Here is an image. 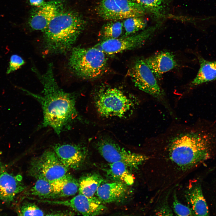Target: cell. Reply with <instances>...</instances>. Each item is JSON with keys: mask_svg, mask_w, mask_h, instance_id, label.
<instances>
[{"mask_svg": "<svg viewBox=\"0 0 216 216\" xmlns=\"http://www.w3.org/2000/svg\"><path fill=\"white\" fill-rule=\"evenodd\" d=\"M33 70L43 86L42 94H35L21 89L40 104L43 114L41 127H51L59 135L65 130L70 129L78 116L75 95L65 92L58 86L54 77L52 64L49 65L46 72L43 74L39 73L36 69Z\"/></svg>", "mask_w": 216, "mask_h": 216, "instance_id": "cell-1", "label": "cell"}, {"mask_svg": "<svg viewBox=\"0 0 216 216\" xmlns=\"http://www.w3.org/2000/svg\"><path fill=\"white\" fill-rule=\"evenodd\" d=\"M86 24L78 13L64 8L44 31L46 50L51 54L67 52L81 34Z\"/></svg>", "mask_w": 216, "mask_h": 216, "instance_id": "cell-2", "label": "cell"}, {"mask_svg": "<svg viewBox=\"0 0 216 216\" xmlns=\"http://www.w3.org/2000/svg\"><path fill=\"white\" fill-rule=\"evenodd\" d=\"M212 138L208 134L199 131L180 134L169 141V157L182 169H190L209 158Z\"/></svg>", "mask_w": 216, "mask_h": 216, "instance_id": "cell-3", "label": "cell"}, {"mask_svg": "<svg viewBox=\"0 0 216 216\" xmlns=\"http://www.w3.org/2000/svg\"><path fill=\"white\" fill-rule=\"evenodd\" d=\"M94 104L98 114L105 118H124L132 112L137 103L136 99L115 87H104L98 90Z\"/></svg>", "mask_w": 216, "mask_h": 216, "instance_id": "cell-4", "label": "cell"}, {"mask_svg": "<svg viewBox=\"0 0 216 216\" xmlns=\"http://www.w3.org/2000/svg\"><path fill=\"white\" fill-rule=\"evenodd\" d=\"M107 61L106 54L95 46L89 48L77 46L72 50L68 65L71 71L77 76L93 79L104 74Z\"/></svg>", "mask_w": 216, "mask_h": 216, "instance_id": "cell-5", "label": "cell"}, {"mask_svg": "<svg viewBox=\"0 0 216 216\" xmlns=\"http://www.w3.org/2000/svg\"><path fill=\"white\" fill-rule=\"evenodd\" d=\"M69 170L53 150H47L31 161L28 171L29 175L36 179L43 178L52 182L64 176Z\"/></svg>", "mask_w": 216, "mask_h": 216, "instance_id": "cell-6", "label": "cell"}, {"mask_svg": "<svg viewBox=\"0 0 216 216\" xmlns=\"http://www.w3.org/2000/svg\"><path fill=\"white\" fill-rule=\"evenodd\" d=\"M128 75L135 86L159 101H163L164 92L144 58L137 59L129 70Z\"/></svg>", "mask_w": 216, "mask_h": 216, "instance_id": "cell-7", "label": "cell"}, {"mask_svg": "<svg viewBox=\"0 0 216 216\" xmlns=\"http://www.w3.org/2000/svg\"><path fill=\"white\" fill-rule=\"evenodd\" d=\"M96 10L103 19L112 21L142 16L145 10L131 0H101L96 7Z\"/></svg>", "mask_w": 216, "mask_h": 216, "instance_id": "cell-8", "label": "cell"}, {"mask_svg": "<svg viewBox=\"0 0 216 216\" xmlns=\"http://www.w3.org/2000/svg\"><path fill=\"white\" fill-rule=\"evenodd\" d=\"M96 147L101 156L110 164L121 162L130 167H136L149 159L147 156L131 152L108 138L99 140Z\"/></svg>", "mask_w": 216, "mask_h": 216, "instance_id": "cell-9", "label": "cell"}, {"mask_svg": "<svg viewBox=\"0 0 216 216\" xmlns=\"http://www.w3.org/2000/svg\"><path fill=\"white\" fill-rule=\"evenodd\" d=\"M158 26V25L150 27L136 34L104 39L95 46L106 54L110 55L137 48L144 44L154 33Z\"/></svg>", "mask_w": 216, "mask_h": 216, "instance_id": "cell-10", "label": "cell"}, {"mask_svg": "<svg viewBox=\"0 0 216 216\" xmlns=\"http://www.w3.org/2000/svg\"><path fill=\"white\" fill-rule=\"evenodd\" d=\"M64 8L61 1L53 0L45 2L32 12L28 21L29 26L33 30L44 32L51 21Z\"/></svg>", "mask_w": 216, "mask_h": 216, "instance_id": "cell-11", "label": "cell"}, {"mask_svg": "<svg viewBox=\"0 0 216 216\" xmlns=\"http://www.w3.org/2000/svg\"><path fill=\"white\" fill-rule=\"evenodd\" d=\"M53 148L59 160L69 169H79L87 152L86 147L80 144H58L55 145Z\"/></svg>", "mask_w": 216, "mask_h": 216, "instance_id": "cell-12", "label": "cell"}, {"mask_svg": "<svg viewBox=\"0 0 216 216\" xmlns=\"http://www.w3.org/2000/svg\"><path fill=\"white\" fill-rule=\"evenodd\" d=\"M57 205L69 207L83 215H99L106 209V207L97 197H87L79 194L70 200H58Z\"/></svg>", "mask_w": 216, "mask_h": 216, "instance_id": "cell-13", "label": "cell"}, {"mask_svg": "<svg viewBox=\"0 0 216 216\" xmlns=\"http://www.w3.org/2000/svg\"><path fill=\"white\" fill-rule=\"evenodd\" d=\"M26 186L20 175H14L4 171L0 174V200L6 202H12L17 194L23 191Z\"/></svg>", "mask_w": 216, "mask_h": 216, "instance_id": "cell-14", "label": "cell"}, {"mask_svg": "<svg viewBox=\"0 0 216 216\" xmlns=\"http://www.w3.org/2000/svg\"><path fill=\"white\" fill-rule=\"evenodd\" d=\"M157 79L160 80L165 73L178 65L174 55L168 51H160L145 58Z\"/></svg>", "mask_w": 216, "mask_h": 216, "instance_id": "cell-15", "label": "cell"}, {"mask_svg": "<svg viewBox=\"0 0 216 216\" xmlns=\"http://www.w3.org/2000/svg\"><path fill=\"white\" fill-rule=\"evenodd\" d=\"M51 182L52 192L47 200L73 196L78 191V181L68 173L62 177Z\"/></svg>", "mask_w": 216, "mask_h": 216, "instance_id": "cell-16", "label": "cell"}, {"mask_svg": "<svg viewBox=\"0 0 216 216\" xmlns=\"http://www.w3.org/2000/svg\"><path fill=\"white\" fill-rule=\"evenodd\" d=\"M126 185L117 181L102 184L96 192L97 197L104 204L117 201L125 194L127 190Z\"/></svg>", "mask_w": 216, "mask_h": 216, "instance_id": "cell-17", "label": "cell"}, {"mask_svg": "<svg viewBox=\"0 0 216 216\" xmlns=\"http://www.w3.org/2000/svg\"><path fill=\"white\" fill-rule=\"evenodd\" d=\"M200 68L194 78L191 82V86L194 87L216 80V61L206 60L198 56Z\"/></svg>", "mask_w": 216, "mask_h": 216, "instance_id": "cell-18", "label": "cell"}, {"mask_svg": "<svg viewBox=\"0 0 216 216\" xmlns=\"http://www.w3.org/2000/svg\"><path fill=\"white\" fill-rule=\"evenodd\" d=\"M186 197L192 207L194 215H208L207 206L199 184H194L188 189Z\"/></svg>", "mask_w": 216, "mask_h": 216, "instance_id": "cell-19", "label": "cell"}, {"mask_svg": "<svg viewBox=\"0 0 216 216\" xmlns=\"http://www.w3.org/2000/svg\"><path fill=\"white\" fill-rule=\"evenodd\" d=\"M104 181L103 177L97 173H90L82 176L78 181L79 194L89 197L93 196Z\"/></svg>", "mask_w": 216, "mask_h": 216, "instance_id": "cell-20", "label": "cell"}, {"mask_svg": "<svg viewBox=\"0 0 216 216\" xmlns=\"http://www.w3.org/2000/svg\"><path fill=\"white\" fill-rule=\"evenodd\" d=\"M129 168L130 167L122 162L110 163L107 173L116 181L122 182L126 185H131L134 182V179L129 171Z\"/></svg>", "mask_w": 216, "mask_h": 216, "instance_id": "cell-21", "label": "cell"}, {"mask_svg": "<svg viewBox=\"0 0 216 216\" xmlns=\"http://www.w3.org/2000/svg\"><path fill=\"white\" fill-rule=\"evenodd\" d=\"M52 192L51 184L43 178H39L29 190L28 195L38 197L40 199H46Z\"/></svg>", "mask_w": 216, "mask_h": 216, "instance_id": "cell-22", "label": "cell"}, {"mask_svg": "<svg viewBox=\"0 0 216 216\" xmlns=\"http://www.w3.org/2000/svg\"><path fill=\"white\" fill-rule=\"evenodd\" d=\"M124 29L123 22L118 20L110 21L103 26L101 33L104 39L119 38Z\"/></svg>", "mask_w": 216, "mask_h": 216, "instance_id": "cell-23", "label": "cell"}, {"mask_svg": "<svg viewBox=\"0 0 216 216\" xmlns=\"http://www.w3.org/2000/svg\"><path fill=\"white\" fill-rule=\"evenodd\" d=\"M123 24L124 36H126L144 29L146 25V21L142 16L133 17L125 19Z\"/></svg>", "mask_w": 216, "mask_h": 216, "instance_id": "cell-24", "label": "cell"}, {"mask_svg": "<svg viewBox=\"0 0 216 216\" xmlns=\"http://www.w3.org/2000/svg\"><path fill=\"white\" fill-rule=\"evenodd\" d=\"M153 14H158L164 10L166 0H131Z\"/></svg>", "mask_w": 216, "mask_h": 216, "instance_id": "cell-25", "label": "cell"}, {"mask_svg": "<svg viewBox=\"0 0 216 216\" xmlns=\"http://www.w3.org/2000/svg\"><path fill=\"white\" fill-rule=\"evenodd\" d=\"M17 214L19 216H44V212L33 203L23 202L18 208Z\"/></svg>", "mask_w": 216, "mask_h": 216, "instance_id": "cell-26", "label": "cell"}, {"mask_svg": "<svg viewBox=\"0 0 216 216\" xmlns=\"http://www.w3.org/2000/svg\"><path fill=\"white\" fill-rule=\"evenodd\" d=\"M173 207L174 212L178 215L191 216L194 215L192 209L179 202L175 194L173 196Z\"/></svg>", "mask_w": 216, "mask_h": 216, "instance_id": "cell-27", "label": "cell"}, {"mask_svg": "<svg viewBox=\"0 0 216 216\" xmlns=\"http://www.w3.org/2000/svg\"><path fill=\"white\" fill-rule=\"evenodd\" d=\"M25 63L23 59L17 54L12 55L10 57L9 67L6 72L9 74L19 69Z\"/></svg>", "mask_w": 216, "mask_h": 216, "instance_id": "cell-28", "label": "cell"}, {"mask_svg": "<svg viewBox=\"0 0 216 216\" xmlns=\"http://www.w3.org/2000/svg\"><path fill=\"white\" fill-rule=\"evenodd\" d=\"M29 1L31 5L36 7L41 6L45 3L44 0H29Z\"/></svg>", "mask_w": 216, "mask_h": 216, "instance_id": "cell-29", "label": "cell"}, {"mask_svg": "<svg viewBox=\"0 0 216 216\" xmlns=\"http://www.w3.org/2000/svg\"><path fill=\"white\" fill-rule=\"evenodd\" d=\"M0 173H1V172H0Z\"/></svg>", "mask_w": 216, "mask_h": 216, "instance_id": "cell-30", "label": "cell"}]
</instances>
